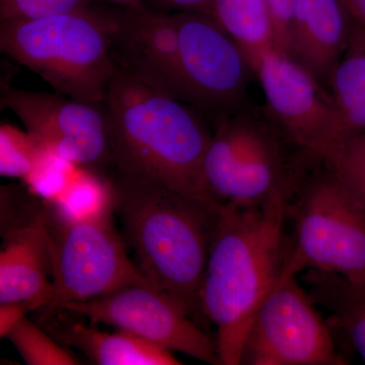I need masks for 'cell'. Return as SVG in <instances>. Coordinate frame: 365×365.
I'll use <instances>...</instances> for the list:
<instances>
[{"label": "cell", "instance_id": "5bb4252c", "mask_svg": "<svg viewBox=\"0 0 365 365\" xmlns=\"http://www.w3.org/2000/svg\"><path fill=\"white\" fill-rule=\"evenodd\" d=\"M52 290L51 246L45 205L4 235L0 304L26 302L31 311H39L49 302Z\"/></svg>", "mask_w": 365, "mask_h": 365}, {"label": "cell", "instance_id": "6da1fadb", "mask_svg": "<svg viewBox=\"0 0 365 365\" xmlns=\"http://www.w3.org/2000/svg\"><path fill=\"white\" fill-rule=\"evenodd\" d=\"M103 108L113 174L222 206L209 193L204 177L212 127L196 109L118 66Z\"/></svg>", "mask_w": 365, "mask_h": 365}, {"label": "cell", "instance_id": "4316f807", "mask_svg": "<svg viewBox=\"0 0 365 365\" xmlns=\"http://www.w3.org/2000/svg\"><path fill=\"white\" fill-rule=\"evenodd\" d=\"M31 307L26 302H4L0 304V337L6 338L9 333L26 318Z\"/></svg>", "mask_w": 365, "mask_h": 365}, {"label": "cell", "instance_id": "9a60e30c", "mask_svg": "<svg viewBox=\"0 0 365 365\" xmlns=\"http://www.w3.org/2000/svg\"><path fill=\"white\" fill-rule=\"evenodd\" d=\"M353 23L343 0H297L288 56L329 90L349 42Z\"/></svg>", "mask_w": 365, "mask_h": 365}, {"label": "cell", "instance_id": "484cf974", "mask_svg": "<svg viewBox=\"0 0 365 365\" xmlns=\"http://www.w3.org/2000/svg\"><path fill=\"white\" fill-rule=\"evenodd\" d=\"M272 19L276 51L287 54L297 0H266Z\"/></svg>", "mask_w": 365, "mask_h": 365}, {"label": "cell", "instance_id": "9c48e42d", "mask_svg": "<svg viewBox=\"0 0 365 365\" xmlns=\"http://www.w3.org/2000/svg\"><path fill=\"white\" fill-rule=\"evenodd\" d=\"M244 365H344L330 324L297 277L279 280L253 322L242 348Z\"/></svg>", "mask_w": 365, "mask_h": 365}, {"label": "cell", "instance_id": "2e32d148", "mask_svg": "<svg viewBox=\"0 0 365 365\" xmlns=\"http://www.w3.org/2000/svg\"><path fill=\"white\" fill-rule=\"evenodd\" d=\"M46 329L59 343L76 348L98 365H180L169 349L141 339L126 331L104 332L83 322L69 318L66 311L46 324Z\"/></svg>", "mask_w": 365, "mask_h": 365}, {"label": "cell", "instance_id": "7c38bea8", "mask_svg": "<svg viewBox=\"0 0 365 365\" xmlns=\"http://www.w3.org/2000/svg\"><path fill=\"white\" fill-rule=\"evenodd\" d=\"M0 102L46 148L102 176L113 174L103 104H88L58 93H39L9 86H2Z\"/></svg>", "mask_w": 365, "mask_h": 365}, {"label": "cell", "instance_id": "e0dca14e", "mask_svg": "<svg viewBox=\"0 0 365 365\" xmlns=\"http://www.w3.org/2000/svg\"><path fill=\"white\" fill-rule=\"evenodd\" d=\"M306 289L314 304L332 317L365 362V282H353L338 274L307 270Z\"/></svg>", "mask_w": 365, "mask_h": 365}, {"label": "cell", "instance_id": "ac0fdd59", "mask_svg": "<svg viewBox=\"0 0 365 365\" xmlns=\"http://www.w3.org/2000/svg\"><path fill=\"white\" fill-rule=\"evenodd\" d=\"M329 91L341 115L345 139L365 131V25L354 21L349 42Z\"/></svg>", "mask_w": 365, "mask_h": 365}, {"label": "cell", "instance_id": "30bf717a", "mask_svg": "<svg viewBox=\"0 0 365 365\" xmlns=\"http://www.w3.org/2000/svg\"><path fill=\"white\" fill-rule=\"evenodd\" d=\"M269 116L295 143L324 162L345 139L332 93L292 57L271 50L256 67Z\"/></svg>", "mask_w": 365, "mask_h": 365}, {"label": "cell", "instance_id": "5b68a950", "mask_svg": "<svg viewBox=\"0 0 365 365\" xmlns=\"http://www.w3.org/2000/svg\"><path fill=\"white\" fill-rule=\"evenodd\" d=\"M323 162L294 143L254 104L213 125L204 177L218 203L258 205L282 196L294 200Z\"/></svg>", "mask_w": 365, "mask_h": 365}, {"label": "cell", "instance_id": "7a4b0ae2", "mask_svg": "<svg viewBox=\"0 0 365 365\" xmlns=\"http://www.w3.org/2000/svg\"><path fill=\"white\" fill-rule=\"evenodd\" d=\"M288 201L223 204L201 290L204 318L215 324L222 365H241L255 314L279 282L288 240Z\"/></svg>", "mask_w": 365, "mask_h": 365}, {"label": "cell", "instance_id": "7402d4cb", "mask_svg": "<svg viewBox=\"0 0 365 365\" xmlns=\"http://www.w3.org/2000/svg\"><path fill=\"white\" fill-rule=\"evenodd\" d=\"M323 163L365 209V131L344 139Z\"/></svg>", "mask_w": 365, "mask_h": 365}, {"label": "cell", "instance_id": "8fae6325", "mask_svg": "<svg viewBox=\"0 0 365 365\" xmlns=\"http://www.w3.org/2000/svg\"><path fill=\"white\" fill-rule=\"evenodd\" d=\"M64 311L126 331L169 349L209 364L222 365L217 346L195 319L174 299L151 285H132Z\"/></svg>", "mask_w": 365, "mask_h": 365}, {"label": "cell", "instance_id": "d6986e66", "mask_svg": "<svg viewBox=\"0 0 365 365\" xmlns=\"http://www.w3.org/2000/svg\"><path fill=\"white\" fill-rule=\"evenodd\" d=\"M211 16L246 53L255 71L263 55L275 49L266 0H215Z\"/></svg>", "mask_w": 365, "mask_h": 365}, {"label": "cell", "instance_id": "4fadbf2b", "mask_svg": "<svg viewBox=\"0 0 365 365\" xmlns=\"http://www.w3.org/2000/svg\"><path fill=\"white\" fill-rule=\"evenodd\" d=\"M114 14L112 54L117 66L189 105L175 14L158 13L143 1L116 4Z\"/></svg>", "mask_w": 365, "mask_h": 365}, {"label": "cell", "instance_id": "d4e9b609", "mask_svg": "<svg viewBox=\"0 0 365 365\" xmlns=\"http://www.w3.org/2000/svg\"><path fill=\"white\" fill-rule=\"evenodd\" d=\"M93 0H0V20L14 18H37L90 4ZM115 4H133L143 0H104Z\"/></svg>", "mask_w": 365, "mask_h": 365}, {"label": "cell", "instance_id": "f1b7e54d", "mask_svg": "<svg viewBox=\"0 0 365 365\" xmlns=\"http://www.w3.org/2000/svg\"><path fill=\"white\" fill-rule=\"evenodd\" d=\"M353 20L365 25V0H343Z\"/></svg>", "mask_w": 365, "mask_h": 365}, {"label": "cell", "instance_id": "ffe728a7", "mask_svg": "<svg viewBox=\"0 0 365 365\" xmlns=\"http://www.w3.org/2000/svg\"><path fill=\"white\" fill-rule=\"evenodd\" d=\"M57 213L71 220H83L113 207L111 180L79 165L76 176L55 202L48 203Z\"/></svg>", "mask_w": 365, "mask_h": 365}, {"label": "cell", "instance_id": "52a82bcc", "mask_svg": "<svg viewBox=\"0 0 365 365\" xmlns=\"http://www.w3.org/2000/svg\"><path fill=\"white\" fill-rule=\"evenodd\" d=\"M53 290L39 309L44 327L67 306L88 302L132 285H151L130 260L114 225V206L83 220L57 213L48 203ZM153 287V285H151Z\"/></svg>", "mask_w": 365, "mask_h": 365}, {"label": "cell", "instance_id": "83f0119b", "mask_svg": "<svg viewBox=\"0 0 365 365\" xmlns=\"http://www.w3.org/2000/svg\"><path fill=\"white\" fill-rule=\"evenodd\" d=\"M165 1L179 7L181 11H202L211 16L215 0H165Z\"/></svg>", "mask_w": 365, "mask_h": 365}, {"label": "cell", "instance_id": "603a6c76", "mask_svg": "<svg viewBox=\"0 0 365 365\" xmlns=\"http://www.w3.org/2000/svg\"><path fill=\"white\" fill-rule=\"evenodd\" d=\"M78 168V163L45 146L33 170L23 181L34 196L46 203H53L66 191Z\"/></svg>", "mask_w": 365, "mask_h": 365}, {"label": "cell", "instance_id": "3957f363", "mask_svg": "<svg viewBox=\"0 0 365 365\" xmlns=\"http://www.w3.org/2000/svg\"><path fill=\"white\" fill-rule=\"evenodd\" d=\"M113 206L136 265L150 284L205 319L201 290L222 206L158 182L113 174Z\"/></svg>", "mask_w": 365, "mask_h": 365}, {"label": "cell", "instance_id": "44dd1931", "mask_svg": "<svg viewBox=\"0 0 365 365\" xmlns=\"http://www.w3.org/2000/svg\"><path fill=\"white\" fill-rule=\"evenodd\" d=\"M6 338L13 343L26 364H81L78 359L69 352L66 346L26 317L14 327Z\"/></svg>", "mask_w": 365, "mask_h": 365}, {"label": "cell", "instance_id": "cb8c5ba5", "mask_svg": "<svg viewBox=\"0 0 365 365\" xmlns=\"http://www.w3.org/2000/svg\"><path fill=\"white\" fill-rule=\"evenodd\" d=\"M45 146L30 132L9 123L0 125V175L24 180Z\"/></svg>", "mask_w": 365, "mask_h": 365}, {"label": "cell", "instance_id": "ba28073f", "mask_svg": "<svg viewBox=\"0 0 365 365\" xmlns=\"http://www.w3.org/2000/svg\"><path fill=\"white\" fill-rule=\"evenodd\" d=\"M182 81L189 105L213 125L246 109L256 76L246 53L210 14H175Z\"/></svg>", "mask_w": 365, "mask_h": 365}, {"label": "cell", "instance_id": "8992f818", "mask_svg": "<svg viewBox=\"0 0 365 365\" xmlns=\"http://www.w3.org/2000/svg\"><path fill=\"white\" fill-rule=\"evenodd\" d=\"M294 220L280 280L307 270L365 282V209L324 163L287 205Z\"/></svg>", "mask_w": 365, "mask_h": 365}, {"label": "cell", "instance_id": "277c9868", "mask_svg": "<svg viewBox=\"0 0 365 365\" xmlns=\"http://www.w3.org/2000/svg\"><path fill=\"white\" fill-rule=\"evenodd\" d=\"M114 6L86 4L37 18L0 20V50L56 93L102 105L117 71Z\"/></svg>", "mask_w": 365, "mask_h": 365}]
</instances>
